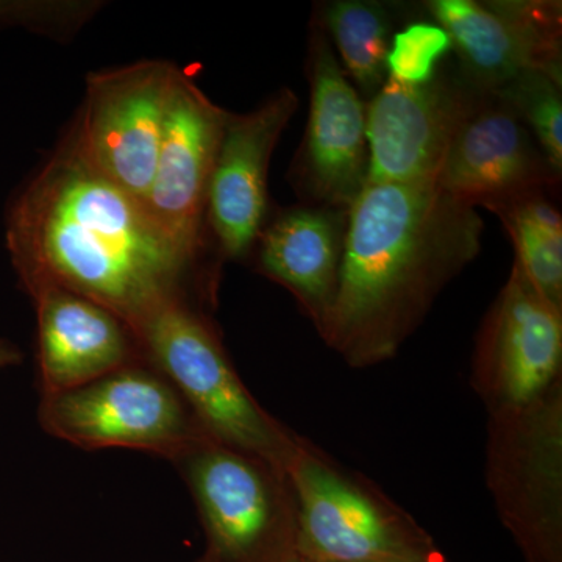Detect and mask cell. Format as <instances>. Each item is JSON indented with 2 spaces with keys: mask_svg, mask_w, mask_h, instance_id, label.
<instances>
[{
  "mask_svg": "<svg viewBox=\"0 0 562 562\" xmlns=\"http://www.w3.org/2000/svg\"><path fill=\"white\" fill-rule=\"evenodd\" d=\"M5 243L29 295L44 286L76 292L132 330L161 303L211 295L201 265L68 139L11 199Z\"/></svg>",
  "mask_w": 562,
  "mask_h": 562,
  "instance_id": "obj_1",
  "label": "cell"
},
{
  "mask_svg": "<svg viewBox=\"0 0 562 562\" xmlns=\"http://www.w3.org/2000/svg\"><path fill=\"white\" fill-rule=\"evenodd\" d=\"M475 206L438 181H368L347 211L338 291L317 331L351 368L391 360L482 250Z\"/></svg>",
  "mask_w": 562,
  "mask_h": 562,
  "instance_id": "obj_2",
  "label": "cell"
},
{
  "mask_svg": "<svg viewBox=\"0 0 562 562\" xmlns=\"http://www.w3.org/2000/svg\"><path fill=\"white\" fill-rule=\"evenodd\" d=\"M133 331L146 361L176 386L210 438L286 472L301 435L247 390L201 303H161Z\"/></svg>",
  "mask_w": 562,
  "mask_h": 562,
  "instance_id": "obj_3",
  "label": "cell"
},
{
  "mask_svg": "<svg viewBox=\"0 0 562 562\" xmlns=\"http://www.w3.org/2000/svg\"><path fill=\"white\" fill-rule=\"evenodd\" d=\"M297 503L295 552L324 562H417L435 541L361 473L299 436L286 469Z\"/></svg>",
  "mask_w": 562,
  "mask_h": 562,
  "instance_id": "obj_4",
  "label": "cell"
},
{
  "mask_svg": "<svg viewBox=\"0 0 562 562\" xmlns=\"http://www.w3.org/2000/svg\"><path fill=\"white\" fill-rule=\"evenodd\" d=\"M173 464L205 531L198 562H284L295 553L297 503L286 472L213 438Z\"/></svg>",
  "mask_w": 562,
  "mask_h": 562,
  "instance_id": "obj_5",
  "label": "cell"
},
{
  "mask_svg": "<svg viewBox=\"0 0 562 562\" xmlns=\"http://www.w3.org/2000/svg\"><path fill=\"white\" fill-rule=\"evenodd\" d=\"M38 420L54 438L85 450H136L176 462L210 438L180 392L149 362L41 395Z\"/></svg>",
  "mask_w": 562,
  "mask_h": 562,
  "instance_id": "obj_6",
  "label": "cell"
},
{
  "mask_svg": "<svg viewBox=\"0 0 562 562\" xmlns=\"http://www.w3.org/2000/svg\"><path fill=\"white\" fill-rule=\"evenodd\" d=\"M486 484L527 562H562V380L524 408L490 414Z\"/></svg>",
  "mask_w": 562,
  "mask_h": 562,
  "instance_id": "obj_7",
  "label": "cell"
},
{
  "mask_svg": "<svg viewBox=\"0 0 562 562\" xmlns=\"http://www.w3.org/2000/svg\"><path fill=\"white\" fill-rule=\"evenodd\" d=\"M180 76V69L165 60L88 74L79 120L66 138L92 169L143 203Z\"/></svg>",
  "mask_w": 562,
  "mask_h": 562,
  "instance_id": "obj_8",
  "label": "cell"
},
{
  "mask_svg": "<svg viewBox=\"0 0 562 562\" xmlns=\"http://www.w3.org/2000/svg\"><path fill=\"white\" fill-rule=\"evenodd\" d=\"M471 369L487 414L524 408L562 380V312L516 262L484 316Z\"/></svg>",
  "mask_w": 562,
  "mask_h": 562,
  "instance_id": "obj_9",
  "label": "cell"
},
{
  "mask_svg": "<svg viewBox=\"0 0 562 562\" xmlns=\"http://www.w3.org/2000/svg\"><path fill=\"white\" fill-rule=\"evenodd\" d=\"M486 94L461 70H438L422 85L401 83L387 76L366 106L368 181L438 179L453 139Z\"/></svg>",
  "mask_w": 562,
  "mask_h": 562,
  "instance_id": "obj_10",
  "label": "cell"
},
{
  "mask_svg": "<svg viewBox=\"0 0 562 562\" xmlns=\"http://www.w3.org/2000/svg\"><path fill=\"white\" fill-rule=\"evenodd\" d=\"M428 11L460 54L461 74L483 92L525 72L562 81L561 3L547 0H431Z\"/></svg>",
  "mask_w": 562,
  "mask_h": 562,
  "instance_id": "obj_11",
  "label": "cell"
},
{
  "mask_svg": "<svg viewBox=\"0 0 562 562\" xmlns=\"http://www.w3.org/2000/svg\"><path fill=\"white\" fill-rule=\"evenodd\" d=\"M306 72L312 102L292 168L294 184L314 206L349 211L369 177L366 105L317 25L310 35Z\"/></svg>",
  "mask_w": 562,
  "mask_h": 562,
  "instance_id": "obj_12",
  "label": "cell"
},
{
  "mask_svg": "<svg viewBox=\"0 0 562 562\" xmlns=\"http://www.w3.org/2000/svg\"><path fill=\"white\" fill-rule=\"evenodd\" d=\"M228 111L181 74L173 87L146 205L191 260L205 247L206 199Z\"/></svg>",
  "mask_w": 562,
  "mask_h": 562,
  "instance_id": "obj_13",
  "label": "cell"
},
{
  "mask_svg": "<svg viewBox=\"0 0 562 562\" xmlns=\"http://www.w3.org/2000/svg\"><path fill=\"white\" fill-rule=\"evenodd\" d=\"M295 92L283 88L258 109L228 113L211 173L205 224L221 257H249L268 217V173L281 133L297 111Z\"/></svg>",
  "mask_w": 562,
  "mask_h": 562,
  "instance_id": "obj_14",
  "label": "cell"
},
{
  "mask_svg": "<svg viewBox=\"0 0 562 562\" xmlns=\"http://www.w3.org/2000/svg\"><path fill=\"white\" fill-rule=\"evenodd\" d=\"M560 180L527 125L490 92L458 132L436 179L453 198L487 210L553 190Z\"/></svg>",
  "mask_w": 562,
  "mask_h": 562,
  "instance_id": "obj_15",
  "label": "cell"
},
{
  "mask_svg": "<svg viewBox=\"0 0 562 562\" xmlns=\"http://www.w3.org/2000/svg\"><path fill=\"white\" fill-rule=\"evenodd\" d=\"M31 299L40 395L74 390L146 361L131 325L101 303L57 286L40 288Z\"/></svg>",
  "mask_w": 562,
  "mask_h": 562,
  "instance_id": "obj_16",
  "label": "cell"
},
{
  "mask_svg": "<svg viewBox=\"0 0 562 562\" xmlns=\"http://www.w3.org/2000/svg\"><path fill=\"white\" fill-rule=\"evenodd\" d=\"M347 211L299 206L280 213L262 228L257 269L286 288L319 328L338 291Z\"/></svg>",
  "mask_w": 562,
  "mask_h": 562,
  "instance_id": "obj_17",
  "label": "cell"
},
{
  "mask_svg": "<svg viewBox=\"0 0 562 562\" xmlns=\"http://www.w3.org/2000/svg\"><path fill=\"white\" fill-rule=\"evenodd\" d=\"M547 192H530L490 210L512 238L514 262L532 288L562 312V220Z\"/></svg>",
  "mask_w": 562,
  "mask_h": 562,
  "instance_id": "obj_18",
  "label": "cell"
},
{
  "mask_svg": "<svg viewBox=\"0 0 562 562\" xmlns=\"http://www.w3.org/2000/svg\"><path fill=\"white\" fill-rule=\"evenodd\" d=\"M317 27L331 40L358 94L371 101L387 79L392 41L387 10L380 3L338 0L321 10Z\"/></svg>",
  "mask_w": 562,
  "mask_h": 562,
  "instance_id": "obj_19",
  "label": "cell"
},
{
  "mask_svg": "<svg viewBox=\"0 0 562 562\" xmlns=\"http://www.w3.org/2000/svg\"><path fill=\"white\" fill-rule=\"evenodd\" d=\"M562 83L541 72L522 76L491 92L527 125L546 157L562 172Z\"/></svg>",
  "mask_w": 562,
  "mask_h": 562,
  "instance_id": "obj_20",
  "label": "cell"
},
{
  "mask_svg": "<svg viewBox=\"0 0 562 562\" xmlns=\"http://www.w3.org/2000/svg\"><path fill=\"white\" fill-rule=\"evenodd\" d=\"M453 46L449 33L431 22H414L392 36L387 76L405 85H422L438 72L439 61Z\"/></svg>",
  "mask_w": 562,
  "mask_h": 562,
  "instance_id": "obj_21",
  "label": "cell"
},
{
  "mask_svg": "<svg viewBox=\"0 0 562 562\" xmlns=\"http://www.w3.org/2000/svg\"><path fill=\"white\" fill-rule=\"evenodd\" d=\"M94 2H20L0 0V25L25 27L49 35H69L79 31L94 11Z\"/></svg>",
  "mask_w": 562,
  "mask_h": 562,
  "instance_id": "obj_22",
  "label": "cell"
},
{
  "mask_svg": "<svg viewBox=\"0 0 562 562\" xmlns=\"http://www.w3.org/2000/svg\"><path fill=\"white\" fill-rule=\"evenodd\" d=\"M24 360V355L16 344L11 342L10 339L0 338V371L20 366Z\"/></svg>",
  "mask_w": 562,
  "mask_h": 562,
  "instance_id": "obj_23",
  "label": "cell"
},
{
  "mask_svg": "<svg viewBox=\"0 0 562 562\" xmlns=\"http://www.w3.org/2000/svg\"><path fill=\"white\" fill-rule=\"evenodd\" d=\"M284 562H324V561H317L312 560V558L303 557V554L295 552L294 554H291L290 558H288Z\"/></svg>",
  "mask_w": 562,
  "mask_h": 562,
  "instance_id": "obj_24",
  "label": "cell"
},
{
  "mask_svg": "<svg viewBox=\"0 0 562 562\" xmlns=\"http://www.w3.org/2000/svg\"><path fill=\"white\" fill-rule=\"evenodd\" d=\"M417 562H446V561H443L442 558H439V554H436V557L428 558V560L417 561Z\"/></svg>",
  "mask_w": 562,
  "mask_h": 562,
  "instance_id": "obj_25",
  "label": "cell"
}]
</instances>
